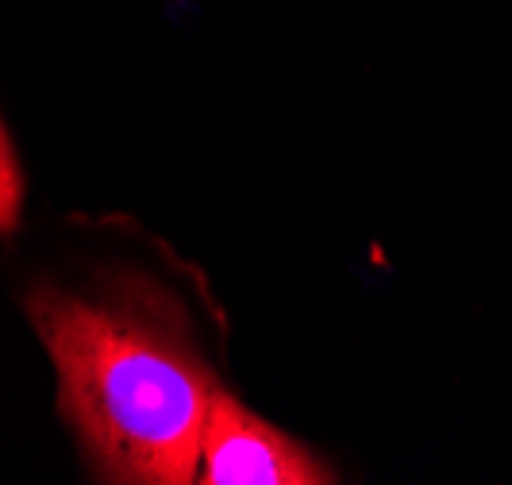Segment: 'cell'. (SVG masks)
Segmentation results:
<instances>
[{
  "mask_svg": "<svg viewBox=\"0 0 512 485\" xmlns=\"http://www.w3.org/2000/svg\"><path fill=\"white\" fill-rule=\"evenodd\" d=\"M27 312L97 482L197 485L216 382L178 301L147 278H116L97 293L43 285Z\"/></svg>",
  "mask_w": 512,
  "mask_h": 485,
  "instance_id": "cell-1",
  "label": "cell"
},
{
  "mask_svg": "<svg viewBox=\"0 0 512 485\" xmlns=\"http://www.w3.org/2000/svg\"><path fill=\"white\" fill-rule=\"evenodd\" d=\"M20 201H24V178H20L12 143H8V135L0 128V235L16 228V220H20Z\"/></svg>",
  "mask_w": 512,
  "mask_h": 485,
  "instance_id": "cell-3",
  "label": "cell"
},
{
  "mask_svg": "<svg viewBox=\"0 0 512 485\" xmlns=\"http://www.w3.org/2000/svg\"><path fill=\"white\" fill-rule=\"evenodd\" d=\"M197 485H332V478L301 443L216 389Z\"/></svg>",
  "mask_w": 512,
  "mask_h": 485,
  "instance_id": "cell-2",
  "label": "cell"
}]
</instances>
